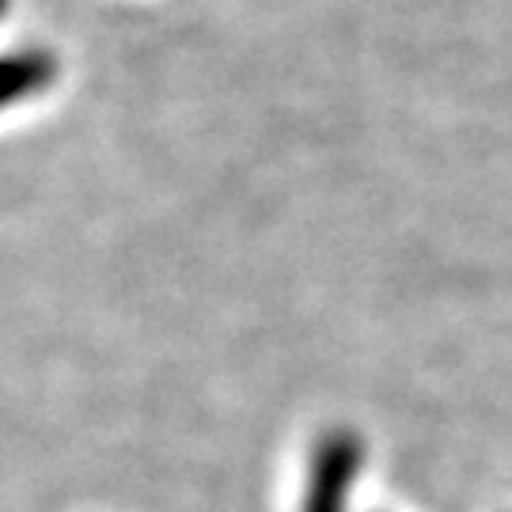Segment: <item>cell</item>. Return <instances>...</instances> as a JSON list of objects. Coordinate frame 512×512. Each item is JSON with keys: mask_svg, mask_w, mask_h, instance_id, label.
I'll use <instances>...</instances> for the list:
<instances>
[{"mask_svg": "<svg viewBox=\"0 0 512 512\" xmlns=\"http://www.w3.org/2000/svg\"><path fill=\"white\" fill-rule=\"evenodd\" d=\"M357 471V440L349 433H330L311 463L304 512H346L349 482Z\"/></svg>", "mask_w": 512, "mask_h": 512, "instance_id": "cell-1", "label": "cell"}, {"mask_svg": "<svg viewBox=\"0 0 512 512\" xmlns=\"http://www.w3.org/2000/svg\"><path fill=\"white\" fill-rule=\"evenodd\" d=\"M57 76V61L46 50H23V54L0 57V110L42 92Z\"/></svg>", "mask_w": 512, "mask_h": 512, "instance_id": "cell-2", "label": "cell"}, {"mask_svg": "<svg viewBox=\"0 0 512 512\" xmlns=\"http://www.w3.org/2000/svg\"><path fill=\"white\" fill-rule=\"evenodd\" d=\"M4 12H8V0H0V16H4Z\"/></svg>", "mask_w": 512, "mask_h": 512, "instance_id": "cell-3", "label": "cell"}]
</instances>
